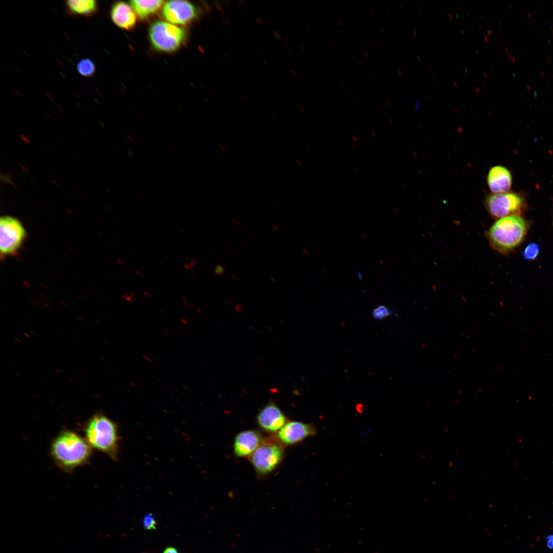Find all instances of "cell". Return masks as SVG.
Segmentation results:
<instances>
[{
	"label": "cell",
	"instance_id": "ac0fdd59",
	"mask_svg": "<svg viewBox=\"0 0 553 553\" xmlns=\"http://www.w3.org/2000/svg\"><path fill=\"white\" fill-rule=\"evenodd\" d=\"M392 311L385 305H380L373 310L372 315L375 320H383L391 314Z\"/></svg>",
	"mask_w": 553,
	"mask_h": 553
},
{
	"label": "cell",
	"instance_id": "2e32d148",
	"mask_svg": "<svg viewBox=\"0 0 553 553\" xmlns=\"http://www.w3.org/2000/svg\"><path fill=\"white\" fill-rule=\"evenodd\" d=\"M77 69L78 73L85 77L93 76L96 72L94 62L89 58H84L79 61Z\"/></svg>",
	"mask_w": 553,
	"mask_h": 553
},
{
	"label": "cell",
	"instance_id": "484cf974",
	"mask_svg": "<svg viewBox=\"0 0 553 553\" xmlns=\"http://www.w3.org/2000/svg\"><path fill=\"white\" fill-rule=\"evenodd\" d=\"M329 42L331 44V45H332V46H333V44L331 42V41H329Z\"/></svg>",
	"mask_w": 553,
	"mask_h": 553
},
{
	"label": "cell",
	"instance_id": "6da1fadb",
	"mask_svg": "<svg viewBox=\"0 0 553 553\" xmlns=\"http://www.w3.org/2000/svg\"><path fill=\"white\" fill-rule=\"evenodd\" d=\"M50 454L58 467L70 473L89 462L92 450L84 438L73 431L65 429L52 440Z\"/></svg>",
	"mask_w": 553,
	"mask_h": 553
},
{
	"label": "cell",
	"instance_id": "44dd1931",
	"mask_svg": "<svg viewBox=\"0 0 553 553\" xmlns=\"http://www.w3.org/2000/svg\"><path fill=\"white\" fill-rule=\"evenodd\" d=\"M196 265V260L195 258H192L190 260L189 263L184 265L185 269H190L194 267Z\"/></svg>",
	"mask_w": 553,
	"mask_h": 553
},
{
	"label": "cell",
	"instance_id": "3957f363",
	"mask_svg": "<svg viewBox=\"0 0 553 553\" xmlns=\"http://www.w3.org/2000/svg\"><path fill=\"white\" fill-rule=\"evenodd\" d=\"M528 223L519 215H511L498 220L489 229L487 238L491 246L502 253H508L524 240Z\"/></svg>",
	"mask_w": 553,
	"mask_h": 553
},
{
	"label": "cell",
	"instance_id": "9a60e30c",
	"mask_svg": "<svg viewBox=\"0 0 553 553\" xmlns=\"http://www.w3.org/2000/svg\"><path fill=\"white\" fill-rule=\"evenodd\" d=\"M130 6L141 19H145L158 12L164 6L165 2L158 1H138L130 2Z\"/></svg>",
	"mask_w": 553,
	"mask_h": 553
},
{
	"label": "cell",
	"instance_id": "4fadbf2b",
	"mask_svg": "<svg viewBox=\"0 0 553 553\" xmlns=\"http://www.w3.org/2000/svg\"><path fill=\"white\" fill-rule=\"evenodd\" d=\"M487 182L491 191L494 194L507 192L512 185V176L505 167L498 165L489 171Z\"/></svg>",
	"mask_w": 553,
	"mask_h": 553
},
{
	"label": "cell",
	"instance_id": "9c48e42d",
	"mask_svg": "<svg viewBox=\"0 0 553 553\" xmlns=\"http://www.w3.org/2000/svg\"><path fill=\"white\" fill-rule=\"evenodd\" d=\"M316 430L311 423L301 421H288L278 432L276 438L282 444L293 445L315 435Z\"/></svg>",
	"mask_w": 553,
	"mask_h": 553
},
{
	"label": "cell",
	"instance_id": "5bb4252c",
	"mask_svg": "<svg viewBox=\"0 0 553 553\" xmlns=\"http://www.w3.org/2000/svg\"><path fill=\"white\" fill-rule=\"evenodd\" d=\"M68 12L71 15L90 17L98 10V3L95 0H69L65 2Z\"/></svg>",
	"mask_w": 553,
	"mask_h": 553
},
{
	"label": "cell",
	"instance_id": "52a82bcc",
	"mask_svg": "<svg viewBox=\"0 0 553 553\" xmlns=\"http://www.w3.org/2000/svg\"><path fill=\"white\" fill-rule=\"evenodd\" d=\"M486 205L490 214L496 218L511 215H519L521 212L523 201L515 193L494 194L486 200Z\"/></svg>",
	"mask_w": 553,
	"mask_h": 553
},
{
	"label": "cell",
	"instance_id": "ffe728a7",
	"mask_svg": "<svg viewBox=\"0 0 553 553\" xmlns=\"http://www.w3.org/2000/svg\"><path fill=\"white\" fill-rule=\"evenodd\" d=\"M214 272L218 276H223L225 273V268L221 265H217L215 267Z\"/></svg>",
	"mask_w": 553,
	"mask_h": 553
},
{
	"label": "cell",
	"instance_id": "d4e9b609",
	"mask_svg": "<svg viewBox=\"0 0 553 553\" xmlns=\"http://www.w3.org/2000/svg\"><path fill=\"white\" fill-rule=\"evenodd\" d=\"M337 21H338V22L339 23V24H340L341 25H342V23L341 21V20H339V19H338V18H337Z\"/></svg>",
	"mask_w": 553,
	"mask_h": 553
},
{
	"label": "cell",
	"instance_id": "8992f818",
	"mask_svg": "<svg viewBox=\"0 0 553 553\" xmlns=\"http://www.w3.org/2000/svg\"><path fill=\"white\" fill-rule=\"evenodd\" d=\"M284 456L281 443L263 442L251 455L250 460L258 474L265 475L279 465Z\"/></svg>",
	"mask_w": 553,
	"mask_h": 553
},
{
	"label": "cell",
	"instance_id": "7402d4cb",
	"mask_svg": "<svg viewBox=\"0 0 553 553\" xmlns=\"http://www.w3.org/2000/svg\"><path fill=\"white\" fill-rule=\"evenodd\" d=\"M163 553H178L176 548L173 547H167L164 550Z\"/></svg>",
	"mask_w": 553,
	"mask_h": 553
},
{
	"label": "cell",
	"instance_id": "cb8c5ba5",
	"mask_svg": "<svg viewBox=\"0 0 553 553\" xmlns=\"http://www.w3.org/2000/svg\"><path fill=\"white\" fill-rule=\"evenodd\" d=\"M136 272L138 273V274L139 275H141V274H142V273L140 271L138 272V271H136Z\"/></svg>",
	"mask_w": 553,
	"mask_h": 553
},
{
	"label": "cell",
	"instance_id": "8fae6325",
	"mask_svg": "<svg viewBox=\"0 0 553 553\" xmlns=\"http://www.w3.org/2000/svg\"><path fill=\"white\" fill-rule=\"evenodd\" d=\"M263 440L261 433L258 431L249 430L242 431L235 438L234 453L237 457H250L264 442Z\"/></svg>",
	"mask_w": 553,
	"mask_h": 553
},
{
	"label": "cell",
	"instance_id": "5b68a950",
	"mask_svg": "<svg viewBox=\"0 0 553 553\" xmlns=\"http://www.w3.org/2000/svg\"><path fill=\"white\" fill-rule=\"evenodd\" d=\"M0 254L2 259L18 254L26 238V231L16 218L2 217L0 220Z\"/></svg>",
	"mask_w": 553,
	"mask_h": 553
},
{
	"label": "cell",
	"instance_id": "ba28073f",
	"mask_svg": "<svg viewBox=\"0 0 553 553\" xmlns=\"http://www.w3.org/2000/svg\"><path fill=\"white\" fill-rule=\"evenodd\" d=\"M162 15L169 22L177 25H186L198 16V11L192 3L186 1H170L165 3Z\"/></svg>",
	"mask_w": 553,
	"mask_h": 553
},
{
	"label": "cell",
	"instance_id": "e0dca14e",
	"mask_svg": "<svg viewBox=\"0 0 553 553\" xmlns=\"http://www.w3.org/2000/svg\"><path fill=\"white\" fill-rule=\"evenodd\" d=\"M540 251L539 246L535 243L529 244L524 249L523 256L525 259L529 261L535 260Z\"/></svg>",
	"mask_w": 553,
	"mask_h": 553
},
{
	"label": "cell",
	"instance_id": "d6986e66",
	"mask_svg": "<svg viewBox=\"0 0 553 553\" xmlns=\"http://www.w3.org/2000/svg\"><path fill=\"white\" fill-rule=\"evenodd\" d=\"M142 523L144 527L146 529H155L156 528L157 522L154 516L151 513L146 515L143 519Z\"/></svg>",
	"mask_w": 553,
	"mask_h": 553
},
{
	"label": "cell",
	"instance_id": "277c9868",
	"mask_svg": "<svg viewBox=\"0 0 553 553\" xmlns=\"http://www.w3.org/2000/svg\"><path fill=\"white\" fill-rule=\"evenodd\" d=\"M148 36L154 48L164 52L176 51L184 44L186 38L184 29L163 21H157L152 25Z\"/></svg>",
	"mask_w": 553,
	"mask_h": 553
},
{
	"label": "cell",
	"instance_id": "30bf717a",
	"mask_svg": "<svg viewBox=\"0 0 553 553\" xmlns=\"http://www.w3.org/2000/svg\"><path fill=\"white\" fill-rule=\"evenodd\" d=\"M259 426L264 431L277 432L288 422L285 415L273 402H269L259 412Z\"/></svg>",
	"mask_w": 553,
	"mask_h": 553
},
{
	"label": "cell",
	"instance_id": "603a6c76",
	"mask_svg": "<svg viewBox=\"0 0 553 553\" xmlns=\"http://www.w3.org/2000/svg\"><path fill=\"white\" fill-rule=\"evenodd\" d=\"M548 545L550 547L553 548V536L548 537Z\"/></svg>",
	"mask_w": 553,
	"mask_h": 553
},
{
	"label": "cell",
	"instance_id": "7a4b0ae2",
	"mask_svg": "<svg viewBox=\"0 0 553 553\" xmlns=\"http://www.w3.org/2000/svg\"><path fill=\"white\" fill-rule=\"evenodd\" d=\"M84 438L96 450L118 459L120 437L117 424L102 413L94 414L83 427Z\"/></svg>",
	"mask_w": 553,
	"mask_h": 553
},
{
	"label": "cell",
	"instance_id": "7c38bea8",
	"mask_svg": "<svg viewBox=\"0 0 553 553\" xmlns=\"http://www.w3.org/2000/svg\"><path fill=\"white\" fill-rule=\"evenodd\" d=\"M110 16L115 25L126 30L134 28L137 21L136 15L132 7L122 1L117 2L112 5Z\"/></svg>",
	"mask_w": 553,
	"mask_h": 553
}]
</instances>
